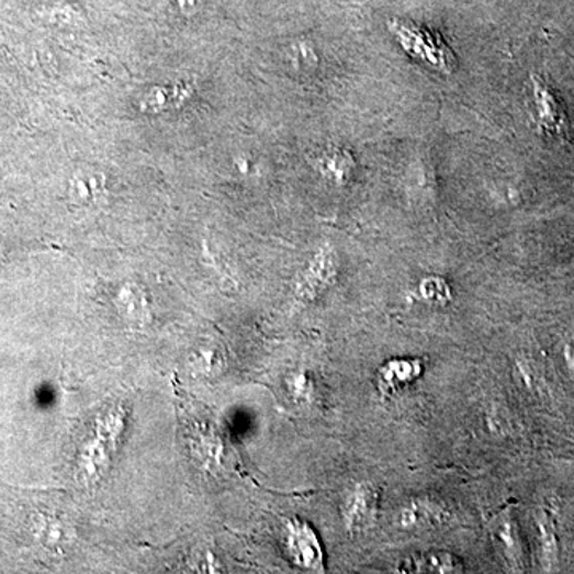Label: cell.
<instances>
[{
    "mask_svg": "<svg viewBox=\"0 0 574 574\" xmlns=\"http://www.w3.org/2000/svg\"><path fill=\"white\" fill-rule=\"evenodd\" d=\"M420 372L421 368L418 362H390L385 369H382V376H380V380H382L385 389H396L397 385L408 383L410 380H414L415 376L420 375Z\"/></svg>",
    "mask_w": 574,
    "mask_h": 574,
    "instance_id": "cell-9",
    "label": "cell"
},
{
    "mask_svg": "<svg viewBox=\"0 0 574 574\" xmlns=\"http://www.w3.org/2000/svg\"><path fill=\"white\" fill-rule=\"evenodd\" d=\"M0 533L48 562L63 560L77 538L68 496L0 485Z\"/></svg>",
    "mask_w": 574,
    "mask_h": 574,
    "instance_id": "cell-1",
    "label": "cell"
},
{
    "mask_svg": "<svg viewBox=\"0 0 574 574\" xmlns=\"http://www.w3.org/2000/svg\"><path fill=\"white\" fill-rule=\"evenodd\" d=\"M447 510L440 503L429 498H414L396 514L397 527L403 530H426L446 522Z\"/></svg>",
    "mask_w": 574,
    "mask_h": 574,
    "instance_id": "cell-5",
    "label": "cell"
},
{
    "mask_svg": "<svg viewBox=\"0 0 574 574\" xmlns=\"http://www.w3.org/2000/svg\"><path fill=\"white\" fill-rule=\"evenodd\" d=\"M379 492L369 482L356 484L341 506L344 524L350 533H361L375 522Z\"/></svg>",
    "mask_w": 574,
    "mask_h": 574,
    "instance_id": "cell-2",
    "label": "cell"
},
{
    "mask_svg": "<svg viewBox=\"0 0 574 574\" xmlns=\"http://www.w3.org/2000/svg\"><path fill=\"white\" fill-rule=\"evenodd\" d=\"M538 530H540L541 560L545 566L555 565L558 560V542L554 537V525L549 519L548 514H541L537 517Z\"/></svg>",
    "mask_w": 574,
    "mask_h": 574,
    "instance_id": "cell-10",
    "label": "cell"
},
{
    "mask_svg": "<svg viewBox=\"0 0 574 574\" xmlns=\"http://www.w3.org/2000/svg\"><path fill=\"white\" fill-rule=\"evenodd\" d=\"M488 531H491L493 545L507 569L510 572H522L525 569L524 545L519 528L513 516L509 513L499 514L488 525Z\"/></svg>",
    "mask_w": 574,
    "mask_h": 574,
    "instance_id": "cell-4",
    "label": "cell"
},
{
    "mask_svg": "<svg viewBox=\"0 0 574 574\" xmlns=\"http://www.w3.org/2000/svg\"><path fill=\"white\" fill-rule=\"evenodd\" d=\"M286 548L292 562L309 572H322L324 555L315 531L304 522L291 520L286 527Z\"/></svg>",
    "mask_w": 574,
    "mask_h": 574,
    "instance_id": "cell-3",
    "label": "cell"
},
{
    "mask_svg": "<svg viewBox=\"0 0 574 574\" xmlns=\"http://www.w3.org/2000/svg\"><path fill=\"white\" fill-rule=\"evenodd\" d=\"M104 193V178L93 169H82L70 181V196L77 204H93L100 202Z\"/></svg>",
    "mask_w": 574,
    "mask_h": 574,
    "instance_id": "cell-8",
    "label": "cell"
},
{
    "mask_svg": "<svg viewBox=\"0 0 574 574\" xmlns=\"http://www.w3.org/2000/svg\"><path fill=\"white\" fill-rule=\"evenodd\" d=\"M192 97V87L187 83L171 85V87H155L144 94L139 101V109L149 114L181 108Z\"/></svg>",
    "mask_w": 574,
    "mask_h": 574,
    "instance_id": "cell-6",
    "label": "cell"
},
{
    "mask_svg": "<svg viewBox=\"0 0 574 574\" xmlns=\"http://www.w3.org/2000/svg\"><path fill=\"white\" fill-rule=\"evenodd\" d=\"M401 572L410 573H458L463 572L460 559L446 551L425 552L417 558L408 559Z\"/></svg>",
    "mask_w": 574,
    "mask_h": 574,
    "instance_id": "cell-7",
    "label": "cell"
},
{
    "mask_svg": "<svg viewBox=\"0 0 574 574\" xmlns=\"http://www.w3.org/2000/svg\"><path fill=\"white\" fill-rule=\"evenodd\" d=\"M178 3L179 10L182 12L190 13L196 7V0H176Z\"/></svg>",
    "mask_w": 574,
    "mask_h": 574,
    "instance_id": "cell-11",
    "label": "cell"
}]
</instances>
